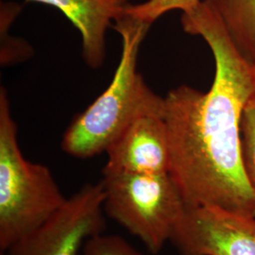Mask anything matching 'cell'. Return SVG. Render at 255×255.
I'll use <instances>...</instances> for the list:
<instances>
[{
  "label": "cell",
  "instance_id": "obj_1",
  "mask_svg": "<svg viewBox=\"0 0 255 255\" xmlns=\"http://www.w3.org/2000/svg\"><path fill=\"white\" fill-rule=\"evenodd\" d=\"M182 25L207 43L216 70L209 91L182 85L164 98L168 173L187 206L255 218L241 134L243 111L255 95L252 64L237 50L209 0L182 12Z\"/></svg>",
  "mask_w": 255,
  "mask_h": 255
},
{
  "label": "cell",
  "instance_id": "obj_2",
  "mask_svg": "<svg viewBox=\"0 0 255 255\" xmlns=\"http://www.w3.org/2000/svg\"><path fill=\"white\" fill-rule=\"evenodd\" d=\"M151 25L125 13L113 27L122 39L118 68L108 88L66 129L65 153L86 159L106 152L128 126L139 117L164 114V98L156 95L137 71L139 47Z\"/></svg>",
  "mask_w": 255,
  "mask_h": 255
},
{
  "label": "cell",
  "instance_id": "obj_3",
  "mask_svg": "<svg viewBox=\"0 0 255 255\" xmlns=\"http://www.w3.org/2000/svg\"><path fill=\"white\" fill-rule=\"evenodd\" d=\"M68 198L50 170L23 156L17 127L5 89L0 92V250L36 230L64 206Z\"/></svg>",
  "mask_w": 255,
  "mask_h": 255
},
{
  "label": "cell",
  "instance_id": "obj_4",
  "mask_svg": "<svg viewBox=\"0 0 255 255\" xmlns=\"http://www.w3.org/2000/svg\"><path fill=\"white\" fill-rule=\"evenodd\" d=\"M105 215L159 254L173 236L186 203L169 173L102 170Z\"/></svg>",
  "mask_w": 255,
  "mask_h": 255
},
{
  "label": "cell",
  "instance_id": "obj_5",
  "mask_svg": "<svg viewBox=\"0 0 255 255\" xmlns=\"http://www.w3.org/2000/svg\"><path fill=\"white\" fill-rule=\"evenodd\" d=\"M104 192L101 182L88 183L36 230L3 255H80L86 242L104 233Z\"/></svg>",
  "mask_w": 255,
  "mask_h": 255
},
{
  "label": "cell",
  "instance_id": "obj_6",
  "mask_svg": "<svg viewBox=\"0 0 255 255\" xmlns=\"http://www.w3.org/2000/svg\"><path fill=\"white\" fill-rule=\"evenodd\" d=\"M170 242L180 255H255V218L186 205Z\"/></svg>",
  "mask_w": 255,
  "mask_h": 255
},
{
  "label": "cell",
  "instance_id": "obj_7",
  "mask_svg": "<svg viewBox=\"0 0 255 255\" xmlns=\"http://www.w3.org/2000/svg\"><path fill=\"white\" fill-rule=\"evenodd\" d=\"M164 115L149 114L133 120L111 145L104 170L168 173L169 145Z\"/></svg>",
  "mask_w": 255,
  "mask_h": 255
},
{
  "label": "cell",
  "instance_id": "obj_8",
  "mask_svg": "<svg viewBox=\"0 0 255 255\" xmlns=\"http://www.w3.org/2000/svg\"><path fill=\"white\" fill-rule=\"evenodd\" d=\"M60 9L76 27L82 40L83 56L88 65L98 68L105 58V35L112 22L120 18L129 0H26Z\"/></svg>",
  "mask_w": 255,
  "mask_h": 255
},
{
  "label": "cell",
  "instance_id": "obj_9",
  "mask_svg": "<svg viewBox=\"0 0 255 255\" xmlns=\"http://www.w3.org/2000/svg\"><path fill=\"white\" fill-rule=\"evenodd\" d=\"M209 1L239 53L255 64V0Z\"/></svg>",
  "mask_w": 255,
  "mask_h": 255
},
{
  "label": "cell",
  "instance_id": "obj_10",
  "mask_svg": "<svg viewBox=\"0 0 255 255\" xmlns=\"http://www.w3.org/2000/svg\"><path fill=\"white\" fill-rule=\"evenodd\" d=\"M201 0H146L139 4H129L126 13L141 22L152 25L163 14L181 9L182 12L194 9Z\"/></svg>",
  "mask_w": 255,
  "mask_h": 255
},
{
  "label": "cell",
  "instance_id": "obj_11",
  "mask_svg": "<svg viewBox=\"0 0 255 255\" xmlns=\"http://www.w3.org/2000/svg\"><path fill=\"white\" fill-rule=\"evenodd\" d=\"M241 134L245 168L255 190V95L251 98L243 111Z\"/></svg>",
  "mask_w": 255,
  "mask_h": 255
},
{
  "label": "cell",
  "instance_id": "obj_12",
  "mask_svg": "<svg viewBox=\"0 0 255 255\" xmlns=\"http://www.w3.org/2000/svg\"><path fill=\"white\" fill-rule=\"evenodd\" d=\"M82 255H143L119 236L101 233L90 238L83 247Z\"/></svg>",
  "mask_w": 255,
  "mask_h": 255
},
{
  "label": "cell",
  "instance_id": "obj_13",
  "mask_svg": "<svg viewBox=\"0 0 255 255\" xmlns=\"http://www.w3.org/2000/svg\"><path fill=\"white\" fill-rule=\"evenodd\" d=\"M252 68H253V73H254V76H255V64H252Z\"/></svg>",
  "mask_w": 255,
  "mask_h": 255
},
{
  "label": "cell",
  "instance_id": "obj_14",
  "mask_svg": "<svg viewBox=\"0 0 255 255\" xmlns=\"http://www.w3.org/2000/svg\"><path fill=\"white\" fill-rule=\"evenodd\" d=\"M3 255V254H2V255Z\"/></svg>",
  "mask_w": 255,
  "mask_h": 255
}]
</instances>
